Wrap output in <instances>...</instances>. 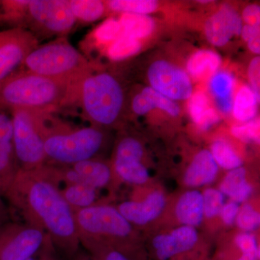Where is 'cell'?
Here are the masks:
<instances>
[{
    "label": "cell",
    "mask_w": 260,
    "mask_h": 260,
    "mask_svg": "<svg viewBox=\"0 0 260 260\" xmlns=\"http://www.w3.org/2000/svg\"><path fill=\"white\" fill-rule=\"evenodd\" d=\"M58 180L65 184H83L101 190L116 184L112 164L96 158L68 167H56Z\"/></svg>",
    "instance_id": "13"
},
{
    "label": "cell",
    "mask_w": 260,
    "mask_h": 260,
    "mask_svg": "<svg viewBox=\"0 0 260 260\" xmlns=\"http://www.w3.org/2000/svg\"><path fill=\"white\" fill-rule=\"evenodd\" d=\"M10 112L13 145L19 167L30 170L44 165L46 119L49 114L25 109H13Z\"/></svg>",
    "instance_id": "7"
},
{
    "label": "cell",
    "mask_w": 260,
    "mask_h": 260,
    "mask_svg": "<svg viewBox=\"0 0 260 260\" xmlns=\"http://www.w3.org/2000/svg\"><path fill=\"white\" fill-rule=\"evenodd\" d=\"M260 123L259 119H253L240 125L233 126L231 133L234 138L244 143H259Z\"/></svg>",
    "instance_id": "36"
},
{
    "label": "cell",
    "mask_w": 260,
    "mask_h": 260,
    "mask_svg": "<svg viewBox=\"0 0 260 260\" xmlns=\"http://www.w3.org/2000/svg\"><path fill=\"white\" fill-rule=\"evenodd\" d=\"M119 23L123 34L138 40L149 37L155 28L153 19L148 15L124 13Z\"/></svg>",
    "instance_id": "26"
},
{
    "label": "cell",
    "mask_w": 260,
    "mask_h": 260,
    "mask_svg": "<svg viewBox=\"0 0 260 260\" xmlns=\"http://www.w3.org/2000/svg\"><path fill=\"white\" fill-rule=\"evenodd\" d=\"M79 240H90L112 246L130 260H145L135 228L116 207L101 203L75 213Z\"/></svg>",
    "instance_id": "3"
},
{
    "label": "cell",
    "mask_w": 260,
    "mask_h": 260,
    "mask_svg": "<svg viewBox=\"0 0 260 260\" xmlns=\"http://www.w3.org/2000/svg\"><path fill=\"white\" fill-rule=\"evenodd\" d=\"M72 13L77 20L95 21L105 13L107 4L99 0H69Z\"/></svg>",
    "instance_id": "28"
},
{
    "label": "cell",
    "mask_w": 260,
    "mask_h": 260,
    "mask_svg": "<svg viewBox=\"0 0 260 260\" xmlns=\"http://www.w3.org/2000/svg\"><path fill=\"white\" fill-rule=\"evenodd\" d=\"M124 102L120 83L109 73H90L75 89V104L81 107L85 117L97 127L115 124Z\"/></svg>",
    "instance_id": "5"
},
{
    "label": "cell",
    "mask_w": 260,
    "mask_h": 260,
    "mask_svg": "<svg viewBox=\"0 0 260 260\" xmlns=\"http://www.w3.org/2000/svg\"><path fill=\"white\" fill-rule=\"evenodd\" d=\"M4 196V190H3V186L0 184V197Z\"/></svg>",
    "instance_id": "48"
},
{
    "label": "cell",
    "mask_w": 260,
    "mask_h": 260,
    "mask_svg": "<svg viewBox=\"0 0 260 260\" xmlns=\"http://www.w3.org/2000/svg\"><path fill=\"white\" fill-rule=\"evenodd\" d=\"M200 242L196 228L179 225L154 237L150 252L155 260H208Z\"/></svg>",
    "instance_id": "10"
},
{
    "label": "cell",
    "mask_w": 260,
    "mask_h": 260,
    "mask_svg": "<svg viewBox=\"0 0 260 260\" xmlns=\"http://www.w3.org/2000/svg\"><path fill=\"white\" fill-rule=\"evenodd\" d=\"M148 78L150 87L174 102L189 100L193 94L189 75L169 61L158 60L152 63L148 68Z\"/></svg>",
    "instance_id": "12"
},
{
    "label": "cell",
    "mask_w": 260,
    "mask_h": 260,
    "mask_svg": "<svg viewBox=\"0 0 260 260\" xmlns=\"http://www.w3.org/2000/svg\"><path fill=\"white\" fill-rule=\"evenodd\" d=\"M174 214L181 225L199 227L204 220L202 191L192 189L182 193L176 203Z\"/></svg>",
    "instance_id": "18"
},
{
    "label": "cell",
    "mask_w": 260,
    "mask_h": 260,
    "mask_svg": "<svg viewBox=\"0 0 260 260\" xmlns=\"http://www.w3.org/2000/svg\"><path fill=\"white\" fill-rule=\"evenodd\" d=\"M203 199L204 218L214 219L219 217L225 203V196L218 189L208 187L202 192Z\"/></svg>",
    "instance_id": "35"
},
{
    "label": "cell",
    "mask_w": 260,
    "mask_h": 260,
    "mask_svg": "<svg viewBox=\"0 0 260 260\" xmlns=\"http://www.w3.org/2000/svg\"><path fill=\"white\" fill-rule=\"evenodd\" d=\"M259 102V99L250 87L244 85L238 90L234 98L233 116L237 121L242 123L253 120L256 118Z\"/></svg>",
    "instance_id": "25"
},
{
    "label": "cell",
    "mask_w": 260,
    "mask_h": 260,
    "mask_svg": "<svg viewBox=\"0 0 260 260\" xmlns=\"http://www.w3.org/2000/svg\"><path fill=\"white\" fill-rule=\"evenodd\" d=\"M132 108L138 115H145L155 109H160L172 116H179L180 113L177 103L158 93L151 87H146L135 95Z\"/></svg>",
    "instance_id": "19"
},
{
    "label": "cell",
    "mask_w": 260,
    "mask_h": 260,
    "mask_svg": "<svg viewBox=\"0 0 260 260\" xmlns=\"http://www.w3.org/2000/svg\"><path fill=\"white\" fill-rule=\"evenodd\" d=\"M218 189L224 196L240 205L246 203L252 194L253 186L247 180V171L241 167L228 172Z\"/></svg>",
    "instance_id": "20"
},
{
    "label": "cell",
    "mask_w": 260,
    "mask_h": 260,
    "mask_svg": "<svg viewBox=\"0 0 260 260\" xmlns=\"http://www.w3.org/2000/svg\"><path fill=\"white\" fill-rule=\"evenodd\" d=\"M49 245L44 231L25 222L8 221L0 228V260H27Z\"/></svg>",
    "instance_id": "9"
},
{
    "label": "cell",
    "mask_w": 260,
    "mask_h": 260,
    "mask_svg": "<svg viewBox=\"0 0 260 260\" xmlns=\"http://www.w3.org/2000/svg\"><path fill=\"white\" fill-rule=\"evenodd\" d=\"M77 260H93L91 258H88L86 256H80V257H78V259Z\"/></svg>",
    "instance_id": "47"
},
{
    "label": "cell",
    "mask_w": 260,
    "mask_h": 260,
    "mask_svg": "<svg viewBox=\"0 0 260 260\" xmlns=\"http://www.w3.org/2000/svg\"><path fill=\"white\" fill-rule=\"evenodd\" d=\"M248 75H249V82L251 90L256 94L258 99H259L260 95V58L259 56H256L249 64V70H248Z\"/></svg>",
    "instance_id": "40"
},
{
    "label": "cell",
    "mask_w": 260,
    "mask_h": 260,
    "mask_svg": "<svg viewBox=\"0 0 260 260\" xmlns=\"http://www.w3.org/2000/svg\"><path fill=\"white\" fill-rule=\"evenodd\" d=\"M216 104L219 110L224 114H229L232 112L233 104H234V97L226 98V99H217Z\"/></svg>",
    "instance_id": "43"
},
{
    "label": "cell",
    "mask_w": 260,
    "mask_h": 260,
    "mask_svg": "<svg viewBox=\"0 0 260 260\" xmlns=\"http://www.w3.org/2000/svg\"><path fill=\"white\" fill-rule=\"evenodd\" d=\"M27 260H53L51 259L50 256H49V254H43L40 256H37L35 255L32 256V257L30 258V259Z\"/></svg>",
    "instance_id": "46"
},
{
    "label": "cell",
    "mask_w": 260,
    "mask_h": 260,
    "mask_svg": "<svg viewBox=\"0 0 260 260\" xmlns=\"http://www.w3.org/2000/svg\"><path fill=\"white\" fill-rule=\"evenodd\" d=\"M141 47L139 40L122 34L114 41L108 52L114 60H121L137 54Z\"/></svg>",
    "instance_id": "30"
},
{
    "label": "cell",
    "mask_w": 260,
    "mask_h": 260,
    "mask_svg": "<svg viewBox=\"0 0 260 260\" xmlns=\"http://www.w3.org/2000/svg\"><path fill=\"white\" fill-rule=\"evenodd\" d=\"M243 25L242 17L236 10L223 5L205 23V37L215 47H223L234 36L240 35Z\"/></svg>",
    "instance_id": "15"
},
{
    "label": "cell",
    "mask_w": 260,
    "mask_h": 260,
    "mask_svg": "<svg viewBox=\"0 0 260 260\" xmlns=\"http://www.w3.org/2000/svg\"><path fill=\"white\" fill-rule=\"evenodd\" d=\"M144 150L139 140L133 137L121 138L116 145L113 159H136L143 160Z\"/></svg>",
    "instance_id": "32"
},
{
    "label": "cell",
    "mask_w": 260,
    "mask_h": 260,
    "mask_svg": "<svg viewBox=\"0 0 260 260\" xmlns=\"http://www.w3.org/2000/svg\"><path fill=\"white\" fill-rule=\"evenodd\" d=\"M219 167L210 150H202L194 155L186 168L183 182L191 189L210 185L216 180Z\"/></svg>",
    "instance_id": "17"
},
{
    "label": "cell",
    "mask_w": 260,
    "mask_h": 260,
    "mask_svg": "<svg viewBox=\"0 0 260 260\" xmlns=\"http://www.w3.org/2000/svg\"><path fill=\"white\" fill-rule=\"evenodd\" d=\"M188 111L191 119L200 129H209L218 121V114L203 91L195 92L189 98Z\"/></svg>",
    "instance_id": "23"
},
{
    "label": "cell",
    "mask_w": 260,
    "mask_h": 260,
    "mask_svg": "<svg viewBox=\"0 0 260 260\" xmlns=\"http://www.w3.org/2000/svg\"><path fill=\"white\" fill-rule=\"evenodd\" d=\"M39 40L23 28H7L0 31V83L22 68Z\"/></svg>",
    "instance_id": "11"
},
{
    "label": "cell",
    "mask_w": 260,
    "mask_h": 260,
    "mask_svg": "<svg viewBox=\"0 0 260 260\" xmlns=\"http://www.w3.org/2000/svg\"><path fill=\"white\" fill-rule=\"evenodd\" d=\"M105 134L95 126L75 127L49 114L46 119V164L68 167L95 158L105 143Z\"/></svg>",
    "instance_id": "4"
},
{
    "label": "cell",
    "mask_w": 260,
    "mask_h": 260,
    "mask_svg": "<svg viewBox=\"0 0 260 260\" xmlns=\"http://www.w3.org/2000/svg\"><path fill=\"white\" fill-rule=\"evenodd\" d=\"M242 21L245 22L246 25L252 26H259L260 8L259 5L253 4L248 5L243 10Z\"/></svg>",
    "instance_id": "41"
},
{
    "label": "cell",
    "mask_w": 260,
    "mask_h": 260,
    "mask_svg": "<svg viewBox=\"0 0 260 260\" xmlns=\"http://www.w3.org/2000/svg\"><path fill=\"white\" fill-rule=\"evenodd\" d=\"M121 31V27L119 21L109 20L103 23L96 31V37L99 42L108 43L115 41L119 38Z\"/></svg>",
    "instance_id": "38"
},
{
    "label": "cell",
    "mask_w": 260,
    "mask_h": 260,
    "mask_svg": "<svg viewBox=\"0 0 260 260\" xmlns=\"http://www.w3.org/2000/svg\"><path fill=\"white\" fill-rule=\"evenodd\" d=\"M210 152L219 168L231 171L242 167V158L225 140L214 141L210 147Z\"/></svg>",
    "instance_id": "27"
},
{
    "label": "cell",
    "mask_w": 260,
    "mask_h": 260,
    "mask_svg": "<svg viewBox=\"0 0 260 260\" xmlns=\"http://www.w3.org/2000/svg\"><path fill=\"white\" fill-rule=\"evenodd\" d=\"M240 35H242L244 41L249 42L253 38L259 35V26H252L245 24L243 25Z\"/></svg>",
    "instance_id": "42"
},
{
    "label": "cell",
    "mask_w": 260,
    "mask_h": 260,
    "mask_svg": "<svg viewBox=\"0 0 260 260\" xmlns=\"http://www.w3.org/2000/svg\"><path fill=\"white\" fill-rule=\"evenodd\" d=\"M167 205L164 191L155 189L142 200L124 201L116 206L124 218L133 226H145L158 219Z\"/></svg>",
    "instance_id": "14"
},
{
    "label": "cell",
    "mask_w": 260,
    "mask_h": 260,
    "mask_svg": "<svg viewBox=\"0 0 260 260\" xmlns=\"http://www.w3.org/2000/svg\"><path fill=\"white\" fill-rule=\"evenodd\" d=\"M19 169L13 145L11 114L0 107V184L4 194Z\"/></svg>",
    "instance_id": "16"
},
{
    "label": "cell",
    "mask_w": 260,
    "mask_h": 260,
    "mask_svg": "<svg viewBox=\"0 0 260 260\" xmlns=\"http://www.w3.org/2000/svg\"><path fill=\"white\" fill-rule=\"evenodd\" d=\"M235 225L240 232L253 233L260 225V213L250 203H244L240 205Z\"/></svg>",
    "instance_id": "33"
},
{
    "label": "cell",
    "mask_w": 260,
    "mask_h": 260,
    "mask_svg": "<svg viewBox=\"0 0 260 260\" xmlns=\"http://www.w3.org/2000/svg\"><path fill=\"white\" fill-rule=\"evenodd\" d=\"M75 22L69 0H28L22 28L39 40V38L64 37Z\"/></svg>",
    "instance_id": "8"
},
{
    "label": "cell",
    "mask_w": 260,
    "mask_h": 260,
    "mask_svg": "<svg viewBox=\"0 0 260 260\" xmlns=\"http://www.w3.org/2000/svg\"><path fill=\"white\" fill-rule=\"evenodd\" d=\"M233 245L242 254L260 256L259 244L252 233L239 232L234 237Z\"/></svg>",
    "instance_id": "37"
},
{
    "label": "cell",
    "mask_w": 260,
    "mask_h": 260,
    "mask_svg": "<svg viewBox=\"0 0 260 260\" xmlns=\"http://www.w3.org/2000/svg\"><path fill=\"white\" fill-rule=\"evenodd\" d=\"M99 189L83 184H65L61 193L74 213L91 208L99 201Z\"/></svg>",
    "instance_id": "22"
},
{
    "label": "cell",
    "mask_w": 260,
    "mask_h": 260,
    "mask_svg": "<svg viewBox=\"0 0 260 260\" xmlns=\"http://www.w3.org/2000/svg\"><path fill=\"white\" fill-rule=\"evenodd\" d=\"M77 85L20 70L0 83V107L51 114L75 104Z\"/></svg>",
    "instance_id": "2"
},
{
    "label": "cell",
    "mask_w": 260,
    "mask_h": 260,
    "mask_svg": "<svg viewBox=\"0 0 260 260\" xmlns=\"http://www.w3.org/2000/svg\"><path fill=\"white\" fill-rule=\"evenodd\" d=\"M221 61V58L215 51L208 49L196 51L187 61L188 75L195 80L212 77L218 71Z\"/></svg>",
    "instance_id": "24"
},
{
    "label": "cell",
    "mask_w": 260,
    "mask_h": 260,
    "mask_svg": "<svg viewBox=\"0 0 260 260\" xmlns=\"http://www.w3.org/2000/svg\"><path fill=\"white\" fill-rule=\"evenodd\" d=\"M107 5L112 11L140 15L153 13L158 6V2L154 0H112Z\"/></svg>",
    "instance_id": "29"
},
{
    "label": "cell",
    "mask_w": 260,
    "mask_h": 260,
    "mask_svg": "<svg viewBox=\"0 0 260 260\" xmlns=\"http://www.w3.org/2000/svg\"><path fill=\"white\" fill-rule=\"evenodd\" d=\"M248 43V47L251 52L254 54H259L260 53V39L259 35L253 38Z\"/></svg>",
    "instance_id": "45"
},
{
    "label": "cell",
    "mask_w": 260,
    "mask_h": 260,
    "mask_svg": "<svg viewBox=\"0 0 260 260\" xmlns=\"http://www.w3.org/2000/svg\"><path fill=\"white\" fill-rule=\"evenodd\" d=\"M23 67L25 71L73 85L92 73L88 60L65 37L37 46Z\"/></svg>",
    "instance_id": "6"
},
{
    "label": "cell",
    "mask_w": 260,
    "mask_h": 260,
    "mask_svg": "<svg viewBox=\"0 0 260 260\" xmlns=\"http://www.w3.org/2000/svg\"><path fill=\"white\" fill-rule=\"evenodd\" d=\"M235 81L230 73L225 71L217 72L211 77L210 90L217 99L233 97Z\"/></svg>",
    "instance_id": "34"
},
{
    "label": "cell",
    "mask_w": 260,
    "mask_h": 260,
    "mask_svg": "<svg viewBox=\"0 0 260 260\" xmlns=\"http://www.w3.org/2000/svg\"><path fill=\"white\" fill-rule=\"evenodd\" d=\"M9 220V211L5 205V202L0 197V228Z\"/></svg>",
    "instance_id": "44"
},
{
    "label": "cell",
    "mask_w": 260,
    "mask_h": 260,
    "mask_svg": "<svg viewBox=\"0 0 260 260\" xmlns=\"http://www.w3.org/2000/svg\"><path fill=\"white\" fill-rule=\"evenodd\" d=\"M239 208L240 205L232 200L224 203L219 215V218H220L222 223L226 226L234 225L239 213Z\"/></svg>",
    "instance_id": "39"
},
{
    "label": "cell",
    "mask_w": 260,
    "mask_h": 260,
    "mask_svg": "<svg viewBox=\"0 0 260 260\" xmlns=\"http://www.w3.org/2000/svg\"><path fill=\"white\" fill-rule=\"evenodd\" d=\"M54 167L45 164L30 170L20 169L4 196L25 223L47 234L52 246L73 256L80 245L75 213L61 193Z\"/></svg>",
    "instance_id": "1"
},
{
    "label": "cell",
    "mask_w": 260,
    "mask_h": 260,
    "mask_svg": "<svg viewBox=\"0 0 260 260\" xmlns=\"http://www.w3.org/2000/svg\"><path fill=\"white\" fill-rule=\"evenodd\" d=\"M80 244L88 251L93 260H130L112 246L90 240H80Z\"/></svg>",
    "instance_id": "31"
},
{
    "label": "cell",
    "mask_w": 260,
    "mask_h": 260,
    "mask_svg": "<svg viewBox=\"0 0 260 260\" xmlns=\"http://www.w3.org/2000/svg\"><path fill=\"white\" fill-rule=\"evenodd\" d=\"M113 172L116 184L121 182L131 185H144L150 179L148 169L142 160L135 159H113Z\"/></svg>",
    "instance_id": "21"
}]
</instances>
